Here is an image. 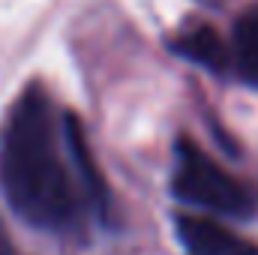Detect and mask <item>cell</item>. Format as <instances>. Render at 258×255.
I'll return each instance as SVG.
<instances>
[{
	"label": "cell",
	"instance_id": "obj_1",
	"mask_svg": "<svg viewBox=\"0 0 258 255\" xmlns=\"http://www.w3.org/2000/svg\"><path fill=\"white\" fill-rule=\"evenodd\" d=\"M0 186L9 207L48 234H78L108 222V189L75 114L42 87H27L0 132Z\"/></svg>",
	"mask_w": 258,
	"mask_h": 255
},
{
	"label": "cell",
	"instance_id": "obj_2",
	"mask_svg": "<svg viewBox=\"0 0 258 255\" xmlns=\"http://www.w3.org/2000/svg\"><path fill=\"white\" fill-rule=\"evenodd\" d=\"M171 195L213 216L249 219L258 213V192L210 159L192 138H180L174 147Z\"/></svg>",
	"mask_w": 258,
	"mask_h": 255
},
{
	"label": "cell",
	"instance_id": "obj_3",
	"mask_svg": "<svg viewBox=\"0 0 258 255\" xmlns=\"http://www.w3.org/2000/svg\"><path fill=\"white\" fill-rule=\"evenodd\" d=\"M174 231L189 255H258L252 240L234 234L216 219L195 216V213H177Z\"/></svg>",
	"mask_w": 258,
	"mask_h": 255
},
{
	"label": "cell",
	"instance_id": "obj_4",
	"mask_svg": "<svg viewBox=\"0 0 258 255\" xmlns=\"http://www.w3.org/2000/svg\"><path fill=\"white\" fill-rule=\"evenodd\" d=\"M174 51H180L183 57L207 66L213 72H225L231 66V48L210 27H189L186 33H180L174 42Z\"/></svg>",
	"mask_w": 258,
	"mask_h": 255
},
{
	"label": "cell",
	"instance_id": "obj_5",
	"mask_svg": "<svg viewBox=\"0 0 258 255\" xmlns=\"http://www.w3.org/2000/svg\"><path fill=\"white\" fill-rule=\"evenodd\" d=\"M231 66L234 72L258 87V6L249 9L237 24H234V39H231Z\"/></svg>",
	"mask_w": 258,
	"mask_h": 255
},
{
	"label": "cell",
	"instance_id": "obj_6",
	"mask_svg": "<svg viewBox=\"0 0 258 255\" xmlns=\"http://www.w3.org/2000/svg\"><path fill=\"white\" fill-rule=\"evenodd\" d=\"M0 255H21L18 249H15V243H12L9 231L3 228V222H0Z\"/></svg>",
	"mask_w": 258,
	"mask_h": 255
}]
</instances>
